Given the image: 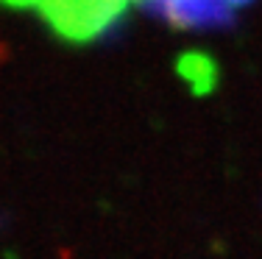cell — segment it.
Listing matches in <instances>:
<instances>
[{
    "label": "cell",
    "mask_w": 262,
    "mask_h": 259,
    "mask_svg": "<svg viewBox=\"0 0 262 259\" xmlns=\"http://www.w3.org/2000/svg\"><path fill=\"white\" fill-rule=\"evenodd\" d=\"M20 9H36L48 22L67 36L86 39L106 31L134 0H6ZM154 17L187 31L229 26L237 9L251 0H137Z\"/></svg>",
    "instance_id": "obj_1"
}]
</instances>
